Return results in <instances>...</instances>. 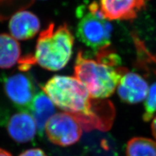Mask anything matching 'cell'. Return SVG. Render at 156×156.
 I'll use <instances>...</instances> for the list:
<instances>
[{"label":"cell","instance_id":"1","mask_svg":"<svg viewBox=\"0 0 156 156\" xmlns=\"http://www.w3.org/2000/svg\"><path fill=\"white\" fill-rule=\"evenodd\" d=\"M55 106L73 116L85 130H106L112 124L113 106L94 101L86 87L75 77L56 75L42 87Z\"/></svg>","mask_w":156,"mask_h":156},{"label":"cell","instance_id":"2","mask_svg":"<svg viewBox=\"0 0 156 156\" xmlns=\"http://www.w3.org/2000/svg\"><path fill=\"white\" fill-rule=\"evenodd\" d=\"M126 70L120 66L118 54L109 47L96 51V59L78 52L74 75L86 87L92 98L105 99L114 93Z\"/></svg>","mask_w":156,"mask_h":156},{"label":"cell","instance_id":"3","mask_svg":"<svg viewBox=\"0 0 156 156\" xmlns=\"http://www.w3.org/2000/svg\"><path fill=\"white\" fill-rule=\"evenodd\" d=\"M74 37L67 24L55 28L50 23L41 32L34 55H30L32 64L44 69L58 71L65 67L72 55Z\"/></svg>","mask_w":156,"mask_h":156},{"label":"cell","instance_id":"4","mask_svg":"<svg viewBox=\"0 0 156 156\" xmlns=\"http://www.w3.org/2000/svg\"><path fill=\"white\" fill-rule=\"evenodd\" d=\"M80 19L76 28L79 41L95 52L110 46L113 27L104 18L100 7L86 11L83 6L78 8Z\"/></svg>","mask_w":156,"mask_h":156},{"label":"cell","instance_id":"5","mask_svg":"<svg viewBox=\"0 0 156 156\" xmlns=\"http://www.w3.org/2000/svg\"><path fill=\"white\" fill-rule=\"evenodd\" d=\"M48 139L54 144L68 146L80 140L82 127L74 116L62 112L53 115L45 126Z\"/></svg>","mask_w":156,"mask_h":156},{"label":"cell","instance_id":"6","mask_svg":"<svg viewBox=\"0 0 156 156\" xmlns=\"http://www.w3.org/2000/svg\"><path fill=\"white\" fill-rule=\"evenodd\" d=\"M4 90L17 108L29 112L35 96V87L31 78L25 73H16L5 79Z\"/></svg>","mask_w":156,"mask_h":156},{"label":"cell","instance_id":"7","mask_svg":"<svg viewBox=\"0 0 156 156\" xmlns=\"http://www.w3.org/2000/svg\"><path fill=\"white\" fill-rule=\"evenodd\" d=\"M146 0H100V10L107 20H132L146 6Z\"/></svg>","mask_w":156,"mask_h":156},{"label":"cell","instance_id":"8","mask_svg":"<svg viewBox=\"0 0 156 156\" xmlns=\"http://www.w3.org/2000/svg\"><path fill=\"white\" fill-rule=\"evenodd\" d=\"M148 91V83L144 78L128 69L117 87V93L120 100L129 104H138L145 100Z\"/></svg>","mask_w":156,"mask_h":156},{"label":"cell","instance_id":"9","mask_svg":"<svg viewBox=\"0 0 156 156\" xmlns=\"http://www.w3.org/2000/svg\"><path fill=\"white\" fill-rule=\"evenodd\" d=\"M136 47L139 50V63L146 70L156 76V53L152 54L137 38H135ZM156 114V81L149 87V91L144 102L143 120L148 122L152 120Z\"/></svg>","mask_w":156,"mask_h":156},{"label":"cell","instance_id":"10","mask_svg":"<svg viewBox=\"0 0 156 156\" xmlns=\"http://www.w3.org/2000/svg\"><path fill=\"white\" fill-rule=\"evenodd\" d=\"M40 20L35 14L23 10L14 13L9 23L11 36L19 41H26L34 37L40 30Z\"/></svg>","mask_w":156,"mask_h":156},{"label":"cell","instance_id":"11","mask_svg":"<svg viewBox=\"0 0 156 156\" xmlns=\"http://www.w3.org/2000/svg\"><path fill=\"white\" fill-rule=\"evenodd\" d=\"M7 129L14 140L20 143H26L35 137L37 127L35 119L29 112L20 111L10 118Z\"/></svg>","mask_w":156,"mask_h":156},{"label":"cell","instance_id":"12","mask_svg":"<svg viewBox=\"0 0 156 156\" xmlns=\"http://www.w3.org/2000/svg\"><path fill=\"white\" fill-rule=\"evenodd\" d=\"M55 105L44 91L35 94L30 111L35 120L38 133L41 135L48 120L54 115Z\"/></svg>","mask_w":156,"mask_h":156},{"label":"cell","instance_id":"13","mask_svg":"<svg viewBox=\"0 0 156 156\" xmlns=\"http://www.w3.org/2000/svg\"><path fill=\"white\" fill-rule=\"evenodd\" d=\"M20 45L13 37L0 34V68H10L20 59Z\"/></svg>","mask_w":156,"mask_h":156},{"label":"cell","instance_id":"14","mask_svg":"<svg viewBox=\"0 0 156 156\" xmlns=\"http://www.w3.org/2000/svg\"><path fill=\"white\" fill-rule=\"evenodd\" d=\"M126 156H156V141L145 137H133L126 145Z\"/></svg>","mask_w":156,"mask_h":156},{"label":"cell","instance_id":"15","mask_svg":"<svg viewBox=\"0 0 156 156\" xmlns=\"http://www.w3.org/2000/svg\"><path fill=\"white\" fill-rule=\"evenodd\" d=\"M33 3V0H0V20L22 11Z\"/></svg>","mask_w":156,"mask_h":156},{"label":"cell","instance_id":"16","mask_svg":"<svg viewBox=\"0 0 156 156\" xmlns=\"http://www.w3.org/2000/svg\"><path fill=\"white\" fill-rule=\"evenodd\" d=\"M19 156H47V155L41 149L32 148L24 151Z\"/></svg>","mask_w":156,"mask_h":156},{"label":"cell","instance_id":"17","mask_svg":"<svg viewBox=\"0 0 156 156\" xmlns=\"http://www.w3.org/2000/svg\"><path fill=\"white\" fill-rule=\"evenodd\" d=\"M151 129H152V132L154 136V138L156 139V115L152 119V124H151Z\"/></svg>","mask_w":156,"mask_h":156},{"label":"cell","instance_id":"18","mask_svg":"<svg viewBox=\"0 0 156 156\" xmlns=\"http://www.w3.org/2000/svg\"><path fill=\"white\" fill-rule=\"evenodd\" d=\"M0 156H12V155L9 152H7V151L0 148Z\"/></svg>","mask_w":156,"mask_h":156},{"label":"cell","instance_id":"19","mask_svg":"<svg viewBox=\"0 0 156 156\" xmlns=\"http://www.w3.org/2000/svg\"><path fill=\"white\" fill-rule=\"evenodd\" d=\"M33 1H35V0H33Z\"/></svg>","mask_w":156,"mask_h":156}]
</instances>
